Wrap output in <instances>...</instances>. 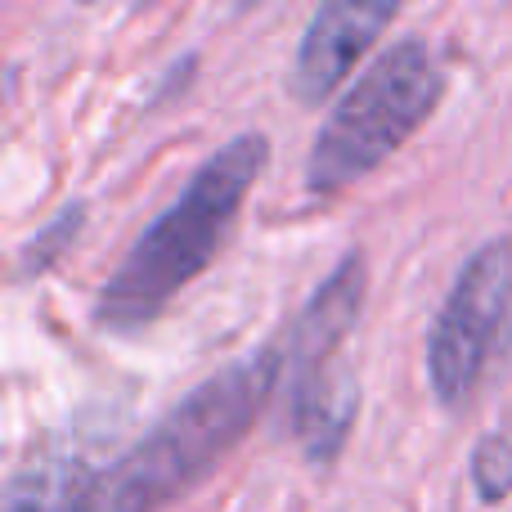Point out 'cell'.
<instances>
[{
  "mask_svg": "<svg viewBox=\"0 0 512 512\" xmlns=\"http://www.w3.org/2000/svg\"><path fill=\"white\" fill-rule=\"evenodd\" d=\"M81 221H86V207H81V203H77V207H68V212H59V221H50V225H45V230L23 248V274H41V270H50V265L59 261V252L68 248L72 239H77Z\"/></svg>",
  "mask_w": 512,
  "mask_h": 512,
  "instance_id": "10",
  "label": "cell"
},
{
  "mask_svg": "<svg viewBox=\"0 0 512 512\" xmlns=\"http://www.w3.org/2000/svg\"><path fill=\"white\" fill-rule=\"evenodd\" d=\"M472 481H477V495L486 504L512 495V432L508 427H495L477 441L472 450Z\"/></svg>",
  "mask_w": 512,
  "mask_h": 512,
  "instance_id": "9",
  "label": "cell"
},
{
  "mask_svg": "<svg viewBox=\"0 0 512 512\" xmlns=\"http://www.w3.org/2000/svg\"><path fill=\"white\" fill-rule=\"evenodd\" d=\"M90 486H95V481H90ZM90 486H86V495L72 504V512H99V508H95V495H90Z\"/></svg>",
  "mask_w": 512,
  "mask_h": 512,
  "instance_id": "11",
  "label": "cell"
},
{
  "mask_svg": "<svg viewBox=\"0 0 512 512\" xmlns=\"http://www.w3.org/2000/svg\"><path fill=\"white\" fill-rule=\"evenodd\" d=\"M391 18H396V5H387V0H378V5H364V0H328V5H319L297 45L292 95L301 104H319L324 95H333Z\"/></svg>",
  "mask_w": 512,
  "mask_h": 512,
  "instance_id": "5",
  "label": "cell"
},
{
  "mask_svg": "<svg viewBox=\"0 0 512 512\" xmlns=\"http://www.w3.org/2000/svg\"><path fill=\"white\" fill-rule=\"evenodd\" d=\"M512 346V234L481 243L463 261L427 333V378L445 409H463L490 364Z\"/></svg>",
  "mask_w": 512,
  "mask_h": 512,
  "instance_id": "4",
  "label": "cell"
},
{
  "mask_svg": "<svg viewBox=\"0 0 512 512\" xmlns=\"http://www.w3.org/2000/svg\"><path fill=\"white\" fill-rule=\"evenodd\" d=\"M265 158H270L265 135H234L221 153H212L194 171L185 194L131 243L122 265L104 279L95 324L126 333L158 319L167 301L189 288L225 248L243 198L265 171Z\"/></svg>",
  "mask_w": 512,
  "mask_h": 512,
  "instance_id": "1",
  "label": "cell"
},
{
  "mask_svg": "<svg viewBox=\"0 0 512 512\" xmlns=\"http://www.w3.org/2000/svg\"><path fill=\"white\" fill-rule=\"evenodd\" d=\"M364 283H369V265H364L360 252H346L342 261L333 265L324 283L315 288V297L301 306L297 324H292L288 342H283V378L288 373H301V369H315V364L333 360L342 351L346 333L355 328L364 310Z\"/></svg>",
  "mask_w": 512,
  "mask_h": 512,
  "instance_id": "7",
  "label": "cell"
},
{
  "mask_svg": "<svg viewBox=\"0 0 512 512\" xmlns=\"http://www.w3.org/2000/svg\"><path fill=\"white\" fill-rule=\"evenodd\" d=\"M360 409V382L346 369L342 355L315 364V369L288 373V423L297 436L301 454L319 468L337 459V450L346 445Z\"/></svg>",
  "mask_w": 512,
  "mask_h": 512,
  "instance_id": "6",
  "label": "cell"
},
{
  "mask_svg": "<svg viewBox=\"0 0 512 512\" xmlns=\"http://www.w3.org/2000/svg\"><path fill=\"white\" fill-rule=\"evenodd\" d=\"M90 481L77 477V463L68 459H32L18 468L5 486V508L0 512H72Z\"/></svg>",
  "mask_w": 512,
  "mask_h": 512,
  "instance_id": "8",
  "label": "cell"
},
{
  "mask_svg": "<svg viewBox=\"0 0 512 512\" xmlns=\"http://www.w3.org/2000/svg\"><path fill=\"white\" fill-rule=\"evenodd\" d=\"M436 99L441 68L423 36H405L382 50L319 126L306 158V185L315 194H337L378 171L432 117Z\"/></svg>",
  "mask_w": 512,
  "mask_h": 512,
  "instance_id": "3",
  "label": "cell"
},
{
  "mask_svg": "<svg viewBox=\"0 0 512 512\" xmlns=\"http://www.w3.org/2000/svg\"><path fill=\"white\" fill-rule=\"evenodd\" d=\"M283 346H265L248 360L221 369L194 387L131 454L117 459L104 481L90 486L99 512H162L176 495H185L198 477L216 468L265 409L270 391L279 387Z\"/></svg>",
  "mask_w": 512,
  "mask_h": 512,
  "instance_id": "2",
  "label": "cell"
}]
</instances>
